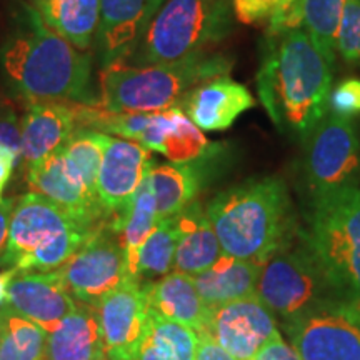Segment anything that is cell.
<instances>
[{"instance_id":"6da1fadb","label":"cell","mask_w":360,"mask_h":360,"mask_svg":"<svg viewBox=\"0 0 360 360\" xmlns=\"http://www.w3.org/2000/svg\"><path fill=\"white\" fill-rule=\"evenodd\" d=\"M0 60L13 94L27 103H97L92 56L49 29L30 4L17 13Z\"/></svg>"},{"instance_id":"7a4b0ae2","label":"cell","mask_w":360,"mask_h":360,"mask_svg":"<svg viewBox=\"0 0 360 360\" xmlns=\"http://www.w3.org/2000/svg\"><path fill=\"white\" fill-rule=\"evenodd\" d=\"M330 67L304 29L267 35L257 92L278 130L307 141L328 112Z\"/></svg>"},{"instance_id":"3957f363","label":"cell","mask_w":360,"mask_h":360,"mask_svg":"<svg viewBox=\"0 0 360 360\" xmlns=\"http://www.w3.org/2000/svg\"><path fill=\"white\" fill-rule=\"evenodd\" d=\"M225 255L267 264L292 245L295 217L285 182L264 177L217 193L205 209Z\"/></svg>"},{"instance_id":"277c9868","label":"cell","mask_w":360,"mask_h":360,"mask_svg":"<svg viewBox=\"0 0 360 360\" xmlns=\"http://www.w3.org/2000/svg\"><path fill=\"white\" fill-rule=\"evenodd\" d=\"M232 70L219 53H199L174 64H115L101 72V102L112 112H162L180 107L193 89Z\"/></svg>"},{"instance_id":"5b68a950","label":"cell","mask_w":360,"mask_h":360,"mask_svg":"<svg viewBox=\"0 0 360 360\" xmlns=\"http://www.w3.org/2000/svg\"><path fill=\"white\" fill-rule=\"evenodd\" d=\"M232 20L233 0H165L127 64H174L207 53L231 34Z\"/></svg>"},{"instance_id":"8992f818","label":"cell","mask_w":360,"mask_h":360,"mask_svg":"<svg viewBox=\"0 0 360 360\" xmlns=\"http://www.w3.org/2000/svg\"><path fill=\"white\" fill-rule=\"evenodd\" d=\"M92 232L56 202L37 192H29L13 205L2 265L17 272L57 270Z\"/></svg>"},{"instance_id":"52a82bcc","label":"cell","mask_w":360,"mask_h":360,"mask_svg":"<svg viewBox=\"0 0 360 360\" xmlns=\"http://www.w3.org/2000/svg\"><path fill=\"white\" fill-rule=\"evenodd\" d=\"M305 244L332 285L360 305V188L314 200Z\"/></svg>"},{"instance_id":"ba28073f","label":"cell","mask_w":360,"mask_h":360,"mask_svg":"<svg viewBox=\"0 0 360 360\" xmlns=\"http://www.w3.org/2000/svg\"><path fill=\"white\" fill-rule=\"evenodd\" d=\"M255 294L281 319L282 326L328 302L345 299L328 281L307 244L295 249L289 245L269 259Z\"/></svg>"},{"instance_id":"9c48e42d","label":"cell","mask_w":360,"mask_h":360,"mask_svg":"<svg viewBox=\"0 0 360 360\" xmlns=\"http://www.w3.org/2000/svg\"><path fill=\"white\" fill-rule=\"evenodd\" d=\"M305 142V179L314 200L359 187L360 155L352 120L327 114Z\"/></svg>"},{"instance_id":"30bf717a","label":"cell","mask_w":360,"mask_h":360,"mask_svg":"<svg viewBox=\"0 0 360 360\" xmlns=\"http://www.w3.org/2000/svg\"><path fill=\"white\" fill-rule=\"evenodd\" d=\"M300 360H360V305L342 299L283 323Z\"/></svg>"},{"instance_id":"8fae6325","label":"cell","mask_w":360,"mask_h":360,"mask_svg":"<svg viewBox=\"0 0 360 360\" xmlns=\"http://www.w3.org/2000/svg\"><path fill=\"white\" fill-rule=\"evenodd\" d=\"M60 272L75 300L96 305L103 294L130 277L119 232L109 222L103 224L62 265Z\"/></svg>"},{"instance_id":"7c38bea8","label":"cell","mask_w":360,"mask_h":360,"mask_svg":"<svg viewBox=\"0 0 360 360\" xmlns=\"http://www.w3.org/2000/svg\"><path fill=\"white\" fill-rule=\"evenodd\" d=\"M94 307L107 360H135L148 317V302L142 283L127 277L103 294Z\"/></svg>"},{"instance_id":"4fadbf2b","label":"cell","mask_w":360,"mask_h":360,"mask_svg":"<svg viewBox=\"0 0 360 360\" xmlns=\"http://www.w3.org/2000/svg\"><path fill=\"white\" fill-rule=\"evenodd\" d=\"M281 334L277 317L257 294L210 309L207 334L236 360H252Z\"/></svg>"},{"instance_id":"5bb4252c","label":"cell","mask_w":360,"mask_h":360,"mask_svg":"<svg viewBox=\"0 0 360 360\" xmlns=\"http://www.w3.org/2000/svg\"><path fill=\"white\" fill-rule=\"evenodd\" d=\"M152 165L148 148L135 141L109 137L96 182L97 199L109 214V222L125 214Z\"/></svg>"},{"instance_id":"9a60e30c","label":"cell","mask_w":360,"mask_h":360,"mask_svg":"<svg viewBox=\"0 0 360 360\" xmlns=\"http://www.w3.org/2000/svg\"><path fill=\"white\" fill-rule=\"evenodd\" d=\"M165 0H101L94 45L102 69L125 64Z\"/></svg>"},{"instance_id":"2e32d148","label":"cell","mask_w":360,"mask_h":360,"mask_svg":"<svg viewBox=\"0 0 360 360\" xmlns=\"http://www.w3.org/2000/svg\"><path fill=\"white\" fill-rule=\"evenodd\" d=\"M27 182L32 192L56 202L90 231H97L105 220L109 222V214L103 210L96 193L90 192L82 179L69 167L60 150L27 167Z\"/></svg>"},{"instance_id":"e0dca14e","label":"cell","mask_w":360,"mask_h":360,"mask_svg":"<svg viewBox=\"0 0 360 360\" xmlns=\"http://www.w3.org/2000/svg\"><path fill=\"white\" fill-rule=\"evenodd\" d=\"M7 305L51 334L75 309L60 269L51 272H17L7 285Z\"/></svg>"},{"instance_id":"ac0fdd59","label":"cell","mask_w":360,"mask_h":360,"mask_svg":"<svg viewBox=\"0 0 360 360\" xmlns=\"http://www.w3.org/2000/svg\"><path fill=\"white\" fill-rule=\"evenodd\" d=\"M77 127L74 102L27 103L22 117L20 162L30 167L53 155L65 146Z\"/></svg>"},{"instance_id":"d6986e66","label":"cell","mask_w":360,"mask_h":360,"mask_svg":"<svg viewBox=\"0 0 360 360\" xmlns=\"http://www.w3.org/2000/svg\"><path fill=\"white\" fill-rule=\"evenodd\" d=\"M252 107L254 97L249 90L229 75L200 84L180 103L188 119L205 132L227 130Z\"/></svg>"},{"instance_id":"ffe728a7","label":"cell","mask_w":360,"mask_h":360,"mask_svg":"<svg viewBox=\"0 0 360 360\" xmlns=\"http://www.w3.org/2000/svg\"><path fill=\"white\" fill-rule=\"evenodd\" d=\"M142 285L152 310L192 328L197 335L207 334L210 307L197 292L192 276L172 270L159 281Z\"/></svg>"},{"instance_id":"44dd1931","label":"cell","mask_w":360,"mask_h":360,"mask_svg":"<svg viewBox=\"0 0 360 360\" xmlns=\"http://www.w3.org/2000/svg\"><path fill=\"white\" fill-rule=\"evenodd\" d=\"M174 219L177 227L174 270L187 276H197L212 267L224 252L200 202L193 200Z\"/></svg>"},{"instance_id":"7402d4cb","label":"cell","mask_w":360,"mask_h":360,"mask_svg":"<svg viewBox=\"0 0 360 360\" xmlns=\"http://www.w3.org/2000/svg\"><path fill=\"white\" fill-rule=\"evenodd\" d=\"M344 6L345 0H294L289 11L270 20L269 34L304 29L328 64L334 65Z\"/></svg>"},{"instance_id":"603a6c76","label":"cell","mask_w":360,"mask_h":360,"mask_svg":"<svg viewBox=\"0 0 360 360\" xmlns=\"http://www.w3.org/2000/svg\"><path fill=\"white\" fill-rule=\"evenodd\" d=\"M45 360H107L96 307L77 304L47 335Z\"/></svg>"},{"instance_id":"cb8c5ba5","label":"cell","mask_w":360,"mask_h":360,"mask_svg":"<svg viewBox=\"0 0 360 360\" xmlns=\"http://www.w3.org/2000/svg\"><path fill=\"white\" fill-rule=\"evenodd\" d=\"M264 265L222 255L212 267L192 276L195 289L210 309L217 305L247 299L257 290Z\"/></svg>"},{"instance_id":"d4e9b609","label":"cell","mask_w":360,"mask_h":360,"mask_svg":"<svg viewBox=\"0 0 360 360\" xmlns=\"http://www.w3.org/2000/svg\"><path fill=\"white\" fill-rule=\"evenodd\" d=\"M30 6L49 29L89 52L96 39L101 0H30Z\"/></svg>"},{"instance_id":"484cf974","label":"cell","mask_w":360,"mask_h":360,"mask_svg":"<svg viewBox=\"0 0 360 360\" xmlns=\"http://www.w3.org/2000/svg\"><path fill=\"white\" fill-rule=\"evenodd\" d=\"M148 182L155 197L159 220L174 219L195 200L200 191V172L193 164L170 162L152 165Z\"/></svg>"},{"instance_id":"4316f807","label":"cell","mask_w":360,"mask_h":360,"mask_svg":"<svg viewBox=\"0 0 360 360\" xmlns=\"http://www.w3.org/2000/svg\"><path fill=\"white\" fill-rule=\"evenodd\" d=\"M199 335L148 307L146 334L135 360H195Z\"/></svg>"},{"instance_id":"83f0119b","label":"cell","mask_w":360,"mask_h":360,"mask_svg":"<svg viewBox=\"0 0 360 360\" xmlns=\"http://www.w3.org/2000/svg\"><path fill=\"white\" fill-rule=\"evenodd\" d=\"M157 224H159V215H157L155 197L147 175V179L143 180V184L134 195L129 209L125 210L122 217L109 222L110 227L115 232H119L120 240L124 244L130 277H132L139 250H141L148 236L154 232Z\"/></svg>"},{"instance_id":"f1b7e54d","label":"cell","mask_w":360,"mask_h":360,"mask_svg":"<svg viewBox=\"0 0 360 360\" xmlns=\"http://www.w3.org/2000/svg\"><path fill=\"white\" fill-rule=\"evenodd\" d=\"M47 335L8 305L0 307V360H45Z\"/></svg>"},{"instance_id":"f546056e","label":"cell","mask_w":360,"mask_h":360,"mask_svg":"<svg viewBox=\"0 0 360 360\" xmlns=\"http://www.w3.org/2000/svg\"><path fill=\"white\" fill-rule=\"evenodd\" d=\"M175 249H177L175 219H162L139 250L132 277L141 283H150L167 276L174 270Z\"/></svg>"},{"instance_id":"4dcf8cb0","label":"cell","mask_w":360,"mask_h":360,"mask_svg":"<svg viewBox=\"0 0 360 360\" xmlns=\"http://www.w3.org/2000/svg\"><path fill=\"white\" fill-rule=\"evenodd\" d=\"M180 107L170 109V120L160 146V154L174 164H193L217 150Z\"/></svg>"},{"instance_id":"1f68e13d","label":"cell","mask_w":360,"mask_h":360,"mask_svg":"<svg viewBox=\"0 0 360 360\" xmlns=\"http://www.w3.org/2000/svg\"><path fill=\"white\" fill-rule=\"evenodd\" d=\"M109 137L110 135L98 132V130L77 127L65 146L60 148L69 167L82 179L85 187L94 193H96L98 169H101L103 150H105Z\"/></svg>"},{"instance_id":"d6a6232c","label":"cell","mask_w":360,"mask_h":360,"mask_svg":"<svg viewBox=\"0 0 360 360\" xmlns=\"http://www.w3.org/2000/svg\"><path fill=\"white\" fill-rule=\"evenodd\" d=\"M337 51L345 60H360V0H345Z\"/></svg>"},{"instance_id":"836d02e7","label":"cell","mask_w":360,"mask_h":360,"mask_svg":"<svg viewBox=\"0 0 360 360\" xmlns=\"http://www.w3.org/2000/svg\"><path fill=\"white\" fill-rule=\"evenodd\" d=\"M292 4L294 0H233V15L245 25L260 24L281 17Z\"/></svg>"},{"instance_id":"e575fe53","label":"cell","mask_w":360,"mask_h":360,"mask_svg":"<svg viewBox=\"0 0 360 360\" xmlns=\"http://www.w3.org/2000/svg\"><path fill=\"white\" fill-rule=\"evenodd\" d=\"M22 119L13 107L0 98V150L11 154L15 162L20 160Z\"/></svg>"},{"instance_id":"d590c367","label":"cell","mask_w":360,"mask_h":360,"mask_svg":"<svg viewBox=\"0 0 360 360\" xmlns=\"http://www.w3.org/2000/svg\"><path fill=\"white\" fill-rule=\"evenodd\" d=\"M328 110L330 114L347 119L360 114V79H345L330 90Z\"/></svg>"},{"instance_id":"8d00e7d4","label":"cell","mask_w":360,"mask_h":360,"mask_svg":"<svg viewBox=\"0 0 360 360\" xmlns=\"http://www.w3.org/2000/svg\"><path fill=\"white\" fill-rule=\"evenodd\" d=\"M252 360H300V357L295 352V349L287 344L278 334L272 340H269Z\"/></svg>"},{"instance_id":"74e56055","label":"cell","mask_w":360,"mask_h":360,"mask_svg":"<svg viewBox=\"0 0 360 360\" xmlns=\"http://www.w3.org/2000/svg\"><path fill=\"white\" fill-rule=\"evenodd\" d=\"M195 360H236L227 350H224L217 342H214L209 335H199Z\"/></svg>"},{"instance_id":"f35d334b","label":"cell","mask_w":360,"mask_h":360,"mask_svg":"<svg viewBox=\"0 0 360 360\" xmlns=\"http://www.w3.org/2000/svg\"><path fill=\"white\" fill-rule=\"evenodd\" d=\"M13 205H15V200L13 199L0 200V265H2L4 255H6V250H7L8 227H11Z\"/></svg>"},{"instance_id":"ab89813d","label":"cell","mask_w":360,"mask_h":360,"mask_svg":"<svg viewBox=\"0 0 360 360\" xmlns=\"http://www.w3.org/2000/svg\"><path fill=\"white\" fill-rule=\"evenodd\" d=\"M15 159L7 152L0 150V200H2V193L6 191L8 180L12 177L13 167H15Z\"/></svg>"}]
</instances>
